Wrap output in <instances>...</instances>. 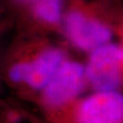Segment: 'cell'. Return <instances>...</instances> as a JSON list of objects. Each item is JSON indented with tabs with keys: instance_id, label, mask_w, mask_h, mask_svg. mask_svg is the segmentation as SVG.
<instances>
[{
	"instance_id": "cell-1",
	"label": "cell",
	"mask_w": 123,
	"mask_h": 123,
	"mask_svg": "<svg viewBox=\"0 0 123 123\" xmlns=\"http://www.w3.org/2000/svg\"><path fill=\"white\" fill-rule=\"evenodd\" d=\"M50 37L17 31L4 51L2 80L17 88L41 92L68 57L66 49L53 42Z\"/></svg>"
},
{
	"instance_id": "cell-8",
	"label": "cell",
	"mask_w": 123,
	"mask_h": 123,
	"mask_svg": "<svg viewBox=\"0 0 123 123\" xmlns=\"http://www.w3.org/2000/svg\"><path fill=\"white\" fill-rule=\"evenodd\" d=\"M10 29H1L0 30V82L2 80V76H1V66H2V60H3V55H4V51L2 49V44L1 41L3 39V37L5 36V34Z\"/></svg>"
},
{
	"instance_id": "cell-4",
	"label": "cell",
	"mask_w": 123,
	"mask_h": 123,
	"mask_svg": "<svg viewBox=\"0 0 123 123\" xmlns=\"http://www.w3.org/2000/svg\"><path fill=\"white\" fill-rule=\"evenodd\" d=\"M123 47L119 41L102 45L88 53L87 84L93 91L119 90L122 84Z\"/></svg>"
},
{
	"instance_id": "cell-5",
	"label": "cell",
	"mask_w": 123,
	"mask_h": 123,
	"mask_svg": "<svg viewBox=\"0 0 123 123\" xmlns=\"http://www.w3.org/2000/svg\"><path fill=\"white\" fill-rule=\"evenodd\" d=\"M87 85L85 65L67 57L41 90V100L49 108H60L79 97Z\"/></svg>"
},
{
	"instance_id": "cell-3",
	"label": "cell",
	"mask_w": 123,
	"mask_h": 123,
	"mask_svg": "<svg viewBox=\"0 0 123 123\" xmlns=\"http://www.w3.org/2000/svg\"><path fill=\"white\" fill-rule=\"evenodd\" d=\"M16 31L61 35L65 0H0Z\"/></svg>"
},
{
	"instance_id": "cell-7",
	"label": "cell",
	"mask_w": 123,
	"mask_h": 123,
	"mask_svg": "<svg viewBox=\"0 0 123 123\" xmlns=\"http://www.w3.org/2000/svg\"><path fill=\"white\" fill-rule=\"evenodd\" d=\"M13 23L6 14L3 6L0 3V30L1 29H13Z\"/></svg>"
},
{
	"instance_id": "cell-2",
	"label": "cell",
	"mask_w": 123,
	"mask_h": 123,
	"mask_svg": "<svg viewBox=\"0 0 123 123\" xmlns=\"http://www.w3.org/2000/svg\"><path fill=\"white\" fill-rule=\"evenodd\" d=\"M123 0H65L61 36L85 53L122 39Z\"/></svg>"
},
{
	"instance_id": "cell-6",
	"label": "cell",
	"mask_w": 123,
	"mask_h": 123,
	"mask_svg": "<svg viewBox=\"0 0 123 123\" xmlns=\"http://www.w3.org/2000/svg\"><path fill=\"white\" fill-rule=\"evenodd\" d=\"M78 123H123V96L119 90L94 91L81 101Z\"/></svg>"
}]
</instances>
